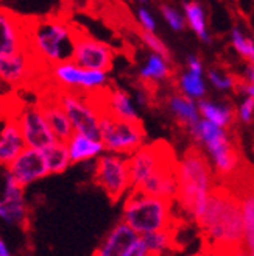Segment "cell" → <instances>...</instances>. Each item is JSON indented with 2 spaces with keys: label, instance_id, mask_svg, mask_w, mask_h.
I'll list each match as a JSON object with an SVG mask.
<instances>
[{
  "label": "cell",
  "instance_id": "obj_32",
  "mask_svg": "<svg viewBox=\"0 0 254 256\" xmlns=\"http://www.w3.org/2000/svg\"><path fill=\"white\" fill-rule=\"evenodd\" d=\"M159 10H161V14L164 18V20L167 22V25H169V27L173 32H181L186 27V24H187L186 22V18L176 8H173L172 5L162 4Z\"/></svg>",
  "mask_w": 254,
  "mask_h": 256
},
{
  "label": "cell",
  "instance_id": "obj_12",
  "mask_svg": "<svg viewBox=\"0 0 254 256\" xmlns=\"http://www.w3.org/2000/svg\"><path fill=\"white\" fill-rule=\"evenodd\" d=\"M70 60L84 69L108 72L114 62V50L108 44L86 34L81 30H77Z\"/></svg>",
  "mask_w": 254,
  "mask_h": 256
},
{
  "label": "cell",
  "instance_id": "obj_40",
  "mask_svg": "<svg viewBox=\"0 0 254 256\" xmlns=\"http://www.w3.org/2000/svg\"><path fill=\"white\" fill-rule=\"evenodd\" d=\"M211 256H250V252H248L247 246H240V247H236V248L217 252V253H214Z\"/></svg>",
  "mask_w": 254,
  "mask_h": 256
},
{
  "label": "cell",
  "instance_id": "obj_13",
  "mask_svg": "<svg viewBox=\"0 0 254 256\" xmlns=\"http://www.w3.org/2000/svg\"><path fill=\"white\" fill-rule=\"evenodd\" d=\"M172 155H175L173 148L164 140H158V142L147 144L137 148L128 158L131 189L141 188L147 178L156 170L158 166Z\"/></svg>",
  "mask_w": 254,
  "mask_h": 256
},
{
  "label": "cell",
  "instance_id": "obj_7",
  "mask_svg": "<svg viewBox=\"0 0 254 256\" xmlns=\"http://www.w3.org/2000/svg\"><path fill=\"white\" fill-rule=\"evenodd\" d=\"M56 97L67 112L75 133L100 139V119L103 111L98 102V94L89 96L61 89Z\"/></svg>",
  "mask_w": 254,
  "mask_h": 256
},
{
  "label": "cell",
  "instance_id": "obj_27",
  "mask_svg": "<svg viewBox=\"0 0 254 256\" xmlns=\"http://www.w3.org/2000/svg\"><path fill=\"white\" fill-rule=\"evenodd\" d=\"M183 10H184L186 22L189 27L194 30V33L203 42H211V36H209L208 24H206V12H205V8L201 6V4L190 0V2H186L183 5Z\"/></svg>",
  "mask_w": 254,
  "mask_h": 256
},
{
  "label": "cell",
  "instance_id": "obj_31",
  "mask_svg": "<svg viewBox=\"0 0 254 256\" xmlns=\"http://www.w3.org/2000/svg\"><path fill=\"white\" fill-rule=\"evenodd\" d=\"M231 42L240 56L248 60L250 64H254V41L253 40L247 38L240 28L234 27L231 30Z\"/></svg>",
  "mask_w": 254,
  "mask_h": 256
},
{
  "label": "cell",
  "instance_id": "obj_5",
  "mask_svg": "<svg viewBox=\"0 0 254 256\" xmlns=\"http://www.w3.org/2000/svg\"><path fill=\"white\" fill-rule=\"evenodd\" d=\"M192 136L206 147L208 155L214 164L215 175L220 183L226 184L245 169L242 155L228 136L226 130L206 119H200L198 124L189 128Z\"/></svg>",
  "mask_w": 254,
  "mask_h": 256
},
{
  "label": "cell",
  "instance_id": "obj_23",
  "mask_svg": "<svg viewBox=\"0 0 254 256\" xmlns=\"http://www.w3.org/2000/svg\"><path fill=\"white\" fill-rule=\"evenodd\" d=\"M178 230L180 228H169V230H162V232L144 234L142 239L145 240L150 256H164L172 250H176L178 248L176 246Z\"/></svg>",
  "mask_w": 254,
  "mask_h": 256
},
{
  "label": "cell",
  "instance_id": "obj_14",
  "mask_svg": "<svg viewBox=\"0 0 254 256\" xmlns=\"http://www.w3.org/2000/svg\"><path fill=\"white\" fill-rule=\"evenodd\" d=\"M28 48V20L0 6V58Z\"/></svg>",
  "mask_w": 254,
  "mask_h": 256
},
{
  "label": "cell",
  "instance_id": "obj_1",
  "mask_svg": "<svg viewBox=\"0 0 254 256\" xmlns=\"http://www.w3.org/2000/svg\"><path fill=\"white\" fill-rule=\"evenodd\" d=\"M197 225L203 234V250L209 254L245 246L242 198L222 183L212 188Z\"/></svg>",
  "mask_w": 254,
  "mask_h": 256
},
{
  "label": "cell",
  "instance_id": "obj_22",
  "mask_svg": "<svg viewBox=\"0 0 254 256\" xmlns=\"http://www.w3.org/2000/svg\"><path fill=\"white\" fill-rule=\"evenodd\" d=\"M67 148L70 153L72 164L97 160L105 152V146L101 142V139H95L81 133H73L70 136V139L67 140Z\"/></svg>",
  "mask_w": 254,
  "mask_h": 256
},
{
  "label": "cell",
  "instance_id": "obj_34",
  "mask_svg": "<svg viewBox=\"0 0 254 256\" xmlns=\"http://www.w3.org/2000/svg\"><path fill=\"white\" fill-rule=\"evenodd\" d=\"M208 80L214 84V88L220 89V91H226V89H231L236 84V80L231 75L228 74H222L220 70L215 69H209L208 70Z\"/></svg>",
  "mask_w": 254,
  "mask_h": 256
},
{
  "label": "cell",
  "instance_id": "obj_20",
  "mask_svg": "<svg viewBox=\"0 0 254 256\" xmlns=\"http://www.w3.org/2000/svg\"><path fill=\"white\" fill-rule=\"evenodd\" d=\"M139 239V234L123 220L114 226L92 256H125L128 248Z\"/></svg>",
  "mask_w": 254,
  "mask_h": 256
},
{
  "label": "cell",
  "instance_id": "obj_29",
  "mask_svg": "<svg viewBox=\"0 0 254 256\" xmlns=\"http://www.w3.org/2000/svg\"><path fill=\"white\" fill-rule=\"evenodd\" d=\"M244 226H245V246L250 253H254V190L242 197Z\"/></svg>",
  "mask_w": 254,
  "mask_h": 256
},
{
  "label": "cell",
  "instance_id": "obj_39",
  "mask_svg": "<svg viewBox=\"0 0 254 256\" xmlns=\"http://www.w3.org/2000/svg\"><path fill=\"white\" fill-rule=\"evenodd\" d=\"M187 70L197 75H203V62L197 55L187 56Z\"/></svg>",
  "mask_w": 254,
  "mask_h": 256
},
{
  "label": "cell",
  "instance_id": "obj_21",
  "mask_svg": "<svg viewBox=\"0 0 254 256\" xmlns=\"http://www.w3.org/2000/svg\"><path fill=\"white\" fill-rule=\"evenodd\" d=\"M39 105H41L44 116H45L50 128H52L53 134L56 136V139L67 142V140L70 139V136L75 133V130H73L67 112L59 104L58 97L55 96V97H50V98H44L39 102Z\"/></svg>",
  "mask_w": 254,
  "mask_h": 256
},
{
  "label": "cell",
  "instance_id": "obj_17",
  "mask_svg": "<svg viewBox=\"0 0 254 256\" xmlns=\"http://www.w3.org/2000/svg\"><path fill=\"white\" fill-rule=\"evenodd\" d=\"M37 61L31 52L20 50L17 54L0 58V82L8 86H20L27 83L31 75H34V68Z\"/></svg>",
  "mask_w": 254,
  "mask_h": 256
},
{
  "label": "cell",
  "instance_id": "obj_37",
  "mask_svg": "<svg viewBox=\"0 0 254 256\" xmlns=\"http://www.w3.org/2000/svg\"><path fill=\"white\" fill-rule=\"evenodd\" d=\"M240 89L247 97L254 98V64H248L245 68V80L240 83Z\"/></svg>",
  "mask_w": 254,
  "mask_h": 256
},
{
  "label": "cell",
  "instance_id": "obj_6",
  "mask_svg": "<svg viewBox=\"0 0 254 256\" xmlns=\"http://www.w3.org/2000/svg\"><path fill=\"white\" fill-rule=\"evenodd\" d=\"M100 139L106 152L130 156L144 146L145 132L141 120H123L103 111L100 119Z\"/></svg>",
  "mask_w": 254,
  "mask_h": 256
},
{
  "label": "cell",
  "instance_id": "obj_3",
  "mask_svg": "<svg viewBox=\"0 0 254 256\" xmlns=\"http://www.w3.org/2000/svg\"><path fill=\"white\" fill-rule=\"evenodd\" d=\"M77 30L62 18L28 20V50L39 62L52 68L72 58Z\"/></svg>",
  "mask_w": 254,
  "mask_h": 256
},
{
  "label": "cell",
  "instance_id": "obj_43",
  "mask_svg": "<svg viewBox=\"0 0 254 256\" xmlns=\"http://www.w3.org/2000/svg\"><path fill=\"white\" fill-rule=\"evenodd\" d=\"M190 256H211L206 250H203L201 248V252H198V253H194V254H190Z\"/></svg>",
  "mask_w": 254,
  "mask_h": 256
},
{
  "label": "cell",
  "instance_id": "obj_42",
  "mask_svg": "<svg viewBox=\"0 0 254 256\" xmlns=\"http://www.w3.org/2000/svg\"><path fill=\"white\" fill-rule=\"evenodd\" d=\"M136 98H137V104H139V105H147V96H145L144 92L137 91V94H136Z\"/></svg>",
  "mask_w": 254,
  "mask_h": 256
},
{
  "label": "cell",
  "instance_id": "obj_10",
  "mask_svg": "<svg viewBox=\"0 0 254 256\" xmlns=\"http://www.w3.org/2000/svg\"><path fill=\"white\" fill-rule=\"evenodd\" d=\"M23 189L8 168H0V224L23 228L28 222V208Z\"/></svg>",
  "mask_w": 254,
  "mask_h": 256
},
{
  "label": "cell",
  "instance_id": "obj_8",
  "mask_svg": "<svg viewBox=\"0 0 254 256\" xmlns=\"http://www.w3.org/2000/svg\"><path fill=\"white\" fill-rule=\"evenodd\" d=\"M94 182L111 202H119L126 192L131 190L128 158L117 153H103L95 161Z\"/></svg>",
  "mask_w": 254,
  "mask_h": 256
},
{
  "label": "cell",
  "instance_id": "obj_38",
  "mask_svg": "<svg viewBox=\"0 0 254 256\" xmlns=\"http://www.w3.org/2000/svg\"><path fill=\"white\" fill-rule=\"evenodd\" d=\"M125 256H150L147 244L142 238H139L134 244L128 248V252L125 253Z\"/></svg>",
  "mask_w": 254,
  "mask_h": 256
},
{
  "label": "cell",
  "instance_id": "obj_45",
  "mask_svg": "<svg viewBox=\"0 0 254 256\" xmlns=\"http://www.w3.org/2000/svg\"><path fill=\"white\" fill-rule=\"evenodd\" d=\"M250 256H254V253H250Z\"/></svg>",
  "mask_w": 254,
  "mask_h": 256
},
{
  "label": "cell",
  "instance_id": "obj_18",
  "mask_svg": "<svg viewBox=\"0 0 254 256\" xmlns=\"http://www.w3.org/2000/svg\"><path fill=\"white\" fill-rule=\"evenodd\" d=\"M25 147L17 120L14 116L6 119L0 125V168H8Z\"/></svg>",
  "mask_w": 254,
  "mask_h": 256
},
{
  "label": "cell",
  "instance_id": "obj_2",
  "mask_svg": "<svg viewBox=\"0 0 254 256\" xmlns=\"http://www.w3.org/2000/svg\"><path fill=\"white\" fill-rule=\"evenodd\" d=\"M214 186L209 160L198 147H189L178 160V194L175 200L189 219L195 222L200 219Z\"/></svg>",
  "mask_w": 254,
  "mask_h": 256
},
{
  "label": "cell",
  "instance_id": "obj_28",
  "mask_svg": "<svg viewBox=\"0 0 254 256\" xmlns=\"http://www.w3.org/2000/svg\"><path fill=\"white\" fill-rule=\"evenodd\" d=\"M169 75H170L169 61L164 56L151 52V55L147 58L145 66L141 69L142 78L147 82H161V80H166Z\"/></svg>",
  "mask_w": 254,
  "mask_h": 256
},
{
  "label": "cell",
  "instance_id": "obj_19",
  "mask_svg": "<svg viewBox=\"0 0 254 256\" xmlns=\"http://www.w3.org/2000/svg\"><path fill=\"white\" fill-rule=\"evenodd\" d=\"M98 102L101 111H106L112 114L114 118H119L123 120L139 122V114L133 104L131 97L123 89H111V91L98 92Z\"/></svg>",
  "mask_w": 254,
  "mask_h": 256
},
{
  "label": "cell",
  "instance_id": "obj_36",
  "mask_svg": "<svg viewBox=\"0 0 254 256\" xmlns=\"http://www.w3.org/2000/svg\"><path fill=\"white\" fill-rule=\"evenodd\" d=\"M237 116L239 119L245 122V124H250L254 118V98L253 97H245L242 104L239 105V110H237Z\"/></svg>",
  "mask_w": 254,
  "mask_h": 256
},
{
  "label": "cell",
  "instance_id": "obj_9",
  "mask_svg": "<svg viewBox=\"0 0 254 256\" xmlns=\"http://www.w3.org/2000/svg\"><path fill=\"white\" fill-rule=\"evenodd\" d=\"M50 75H52L55 83L64 91H73L89 96L105 91V86L108 83V72L84 69L72 60L52 66L50 68Z\"/></svg>",
  "mask_w": 254,
  "mask_h": 256
},
{
  "label": "cell",
  "instance_id": "obj_35",
  "mask_svg": "<svg viewBox=\"0 0 254 256\" xmlns=\"http://www.w3.org/2000/svg\"><path fill=\"white\" fill-rule=\"evenodd\" d=\"M137 20L144 32H150V33L156 32V20L147 8L141 6L137 10Z\"/></svg>",
  "mask_w": 254,
  "mask_h": 256
},
{
  "label": "cell",
  "instance_id": "obj_16",
  "mask_svg": "<svg viewBox=\"0 0 254 256\" xmlns=\"http://www.w3.org/2000/svg\"><path fill=\"white\" fill-rule=\"evenodd\" d=\"M8 169L22 188H27L50 175L44 152L31 147H25L8 166Z\"/></svg>",
  "mask_w": 254,
  "mask_h": 256
},
{
  "label": "cell",
  "instance_id": "obj_33",
  "mask_svg": "<svg viewBox=\"0 0 254 256\" xmlns=\"http://www.w3.org/2000/svg\"><path fill=\"white\" fill-rule=\"evenodd\" d=\"M141 38H142V41L145 42V46L151 50V52H153V54H158V55H161V56L166 58L167 61H170V52H169L167 46L164 44L155 33H150V32H144V30H142Z\"/></svg>",
  "mask_w": 254,
  "mask_h": 256
},
{
  "label": "cell",
  "instance_id": "obj_4",
  "mask_svg": "<svg viewBox=\"0 0 254 256\" xmlns=\"http://www.w3.org/2000/svg\"><path fill=\"white\" fill-rule=\"evenodd\" d=\"M123 222L137 234H148L169 228H180V220L173 214V202L131 189L123 206Z\"/></svg>",
  "mask_w": 254,
  "mask_h": 256
},
{
  "label": "cell",
  "instance_id": "obj_24",
  "mask_svg": "<svg viewBox=\"0 0 254 256\" xmlns=\"http://www.w3.org/2000/svg\"><path fill=\"white\" fill-rule=\"evenodd\" d=\"M169 106H170V111L173 112V116L184 125H187L189 128L198 124V120L201 119L198 104H195L194 98L186 97L184 94L172 96L169 100Z\"/></svg>",
  "mask_w": 254,
  "mask_h": 256
},
{
  "label": "cell",
  "instance_id": "obj_30",
  "mask_svg": "<svg viewBox=\"0 0 254 256\" xmlns=\"http://www.w3.org/2000/svg\"><path fill=\"white\" fill-rule=\"evenodd\" d=\"M180 88L186 97L190 98H203L206 94V84L203 82V75H197L192 72H184L180 78Z\"/></svg>",
  "mask_w": 254,
  "mask_h": 256
},
{
  "label": "cell",
  "instance_id": "obj_11",
  "mask_svg": "<svg viewBox=\"0 0 254 256\" xmlns=\"http://www.w3.org/2000/svg\"><path fill=\"white\" fill-rule=\"evenodd\" d=\"M14 119L19 124L20 133L27 147L44 150L48 146H52L55 140H58L52 128H50L39 104L20 106Z\"/></svg>",
  "mask_w": 254,
  "mask_h": 256
},
{
  "label": "cell",
  "instance_id": "obj_41",
  "mask_svg": "<svg viewBox=\"0 0 254 256\" xmlns=\"http://www.w3.org/2000/svg\"><path fill=\"white\" fill-rule=\"evenodd\" d=\"M0 256H12V253L6 244V240L3 238H0Z\"/></svg>",
  "mask_w": 254,
  "mask_h": 256
},
{
  "label": "cell",
  "instance_id": "obj_25",
  "mask_svg": "<svg viewBox=\"0 0 254 256\" xmlns=\"http://www.w3.org/2000/svg\"><path fill=\"white\" fill-rule=\"evenodd\" d=\"M42 152L50 175H58L66 172L69 169V166L72 164L67 142H64V140H55L52 146H48Z\"/></svg>",
  "mask_w": 254,
  "mask_h": 256
},
{
  "label": "cell",
  "instance_id": "obj_26",
  "mask_svg": "<svg viewBox=\"0 0 254 256\" xmlns=\"http://www.w3.org/2000/svg\"><path fill=\"white\" fill-rule=\"evenodd\" d=\"M198 110H200V116L203 119H206L222 128L230 126L234 120V111L228 105L215 104V102H211V100H200Z\"/></svg>",
  "mask_w": 254,
  "mask_h": 256
},
{
  "label": "cell",
  "instance_id": "obj_44",
  "mask_svg": "<svg viewBox=\"0 0 254 256\" xmlns=\"http://www.w3.org/2000/svg\"><path fill=\"white\" fill-rule=\"evenodd\" d=\"M136 2H141V4H145V2H147V0H136Z\"/></svg>",
  "mask_w": 254,
  "mask_h": 256
},
{
  "label": "cell",
  "instance_id": "obj_15",
  "mask_svg": "<svg viewBox=\"0 0 254 256\" xmlns=\"http://www.w3.org/2000/svg\"><path fill=\"white\" fill-rule=\"evenodd\" d=\"M136 190H142L145 194L175 202L176 194H178V158L176 155H172L164 160L156 168V170Z\"/></svg>",
  "mask_w": 254,
  "mask_h": 256
}]
</instances>
